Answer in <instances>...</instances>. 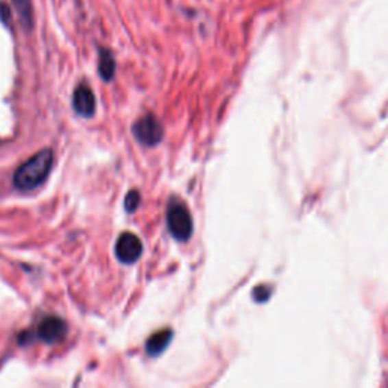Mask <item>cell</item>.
I'll return each instance as SVG.
<instances>
[{
    "label": "cell",
    "mask_w": 388,
    "mask_h": 388,
    "mask_svg": "<svg viewBox=\"0 0 388 388\" xmlns=\"http://www.w3.org/2000/svg\"><path fill=\"white\" fill-rule=\"evenodd\" d=\"M53 165V152L45 149L23 162L14 173V185L20 191H31L46 181Z\"/></svg>",
    "instance_id": "1"
},
{
    "label": "cell",
    "mask_w": 388,
    "mask_h": 388,
    "mask_svg": "<svg viewBox=\"0 0 388 388\" xmlns=\"http://www.w3.org/2000/svg\"><path fill=\"white\" fill-rule=\"evenodd\" d=\"M167 226L178 241H189L193 235V219L186 206L173 202L167 210Z\"/></svg>",
    "instance_id": "2"
},
{
    "label": "cell",
    "mask_w": 388,
    "mask_h": 388,
    "mask_svg": "<svg viewBox=\"0 0 388 388\" xmlns=\"http://www.w3.org/2000/svg\"><path fill=\"white\" fill-rule=\"evenodd\" d=\"M132 134L135 136V140L141 143L143 146L152 147L156 146L158 143L162 140V126L160 121L152 114H147V116L138 119L132 126Z\"/></svg>",
    "instance_id": "3"
},
{
    "label": "cell",
    "mask_w": 388,
    "mask_h": 388,
    "mask_svg": "<svg viewBox=\"0 0 388 388\" xmlns=\"http://www.w3.org/2000/svg\"><path fill=\"white\" fill-rule=\"evenodd\" d=\"M143 254V243L132 232H123L116 243V256L120 263L134 264L140 260Z\"/></svg>",
    "instance_id": "4"
},
{
    "label": "cell",
    "mask_w": 388,
    "mask_h": 388,
    "mask_svg": "<svg viewBox=\"0 0 388 388\" xmlns=\"http://www.w3.org/2000/svg\"><path fill=\"white\" fill-rule=\"evenodd\" d=\"M38 339L47 344L60 343L67 335L66 322L60 317H46L38 326Z\"/></svg>",
    "instance_id": "5"
},
{
    "label": "cell",
    "mask_w": 388,
    "mask_h": 388,
    "mask_svg": "<svg viewBox=\"0 0 388 388\" xmlns=\"http://www.w3.org/2000/svg\"><path fill=\"white\" fill-rule=\"evenodd\" d=\"M73 108L79 116L91 119L96 112V97L87 85H79L73 95Z\"/></svg>",
    "instance_id": "6"
},
{
    "label": "cell",
    "mask_w": 388,
    "mask_h": 388,
    "mask_svg": "<svg viewBox=\"0 0 388 388\" xmlns=\"http://www.w3.org/2000/svg\"><path fill=\"white\" fill-rule=\"evenodd\" d=\"M171 339H173V330L171 329L158 330L147 340L146 352L150 356H160L169 348Z\"/></svg>",
    "instance_id": "7"
},
{
    "label": "cell",
    "mask_w": 388,
    "mask_h": 388,
    "mask_svg": "<svg viewBox=\"0 0 388 388\" xmlns=\"http://www.w3.org/2000/svg\"><path fill=\"white\" fill-rule=\"evenodd\" d=\"M99 73L104 81L110 82L116 73V61H114L110 50L102 49L99 55Z\"/></svg>",
    "instance_id": "8"
},
{
    "label": "cell",
    "mask_w": 388,
    "mask_h": 388,
    "mask_svg": "<svg viewBox=\"0 0 388 388\" xmlns=\"http://www.w3.org/2000/svg\"><path fill=\"white\" fill-rule=\"evenodd\" d=\"M14 6L19 12V19L21 26L26 31H29L34 25V10H32V0H12Z\"/></svg>",
    "instance_id": "9"
},
{
    "label": "cell",
    "mask_w": 388,
    "mask_h": 388,
    "mask_svg": "<svg viewBox=\"0 0 388 388\" xmlns=\"http://www.w3.org/2000/svg\"><path fill=\"white\" fill-rule=\"evenodd\" d=\"M140 202H141V196H140V193L138 191H129L128 193V196L125 199V208H126V211L128 213H134L136 208L140 206Z\"/></svg>",
    "instance_id": "10"
},
{
    "label": "cell",
    "mask_w": 388,
    "mask_h": 388,
    "mask_svg": "<svg viewBox=\"0 0 388 388\" xmlns=\"http://www.w3.org/2000/svg\"><path fill=\"white\" fill-rule=\"evenodd\" d=\"M267 291V289H265V287H258V289H255L254 290V298H255V300H258V302H264L265 299L269 298V293H265Z\"/></svg>",
    "instance_id": "11"
}]
</instances>
